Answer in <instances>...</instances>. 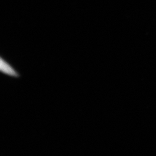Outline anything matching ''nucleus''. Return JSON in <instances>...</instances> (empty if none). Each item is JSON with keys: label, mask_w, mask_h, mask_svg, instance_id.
Returning a JSON list of instances; mask_svg holds the SVG:
<instances>
[{"label": "nucleus", "mask_w": 156, "mask_h": 156, "mask_svg": "<svg viewBox=\"0 0 156 156\" xmlns=\"http://www.w3.org/2000/svg\"><path fill=\"white\" fill-rule=\"evenodd\" d=\"M0 71L3 74L9 77L15 78L20 77V74L16 69L2 56L0 58Z\"/></svg>", "instance_id": "obj_1"}]
</instances>
